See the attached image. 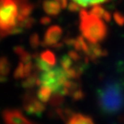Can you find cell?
<instances>
[{
  "label": "cell",
  "mask_w": 124,
  "mask_h": 124,
  "mask_svg": "<svg viewBox=\"0 0 124 124\" xmlns=\"http://www.w3.org/2000/svg\"><path fill=\"white\" fill-rule=\"evenodd\" d=\"M36 71H34L30 75L26 77L22 82V87L26 90H32L35 85H37V80H38V75L36 73Z\"/></svg>",
  "instance_id": "13"
},
{
  "label": "cell",
  "mask_w": 124,
  "mask_h": 124,
  "mask_svg": "<svg viewBox=\"0 0 124 124\" xmlns=\"http://www.w3.org/2000/svg\"><path fill=\"white\" fill-rule=\"evenodd\" d=\"M14 53L18 56L20 62H22L23 64H26V63H29V62L32 61V59H33L32 55L23 46H15L14 47Z\"/></svg>",
  "instance_id": "11"
},
{
  "label": "cell",
  "mask_w": 124,
  "mask_h": 124,
  "mask_svg": "<svg viewBox=\"0 0 124 124\" xmlns=\"http://www.w3.org/2000/svg\"><path fill=\"white\" fill-rule=\"evenodd\" d=\"M113 18L116 24H118L119 26L124 25V14L121 13L120 11H116L113 15Z\"/></svg>",
  "instance_id": "23"
},
{
  "label": "cell",
  "mask_w": 124,
  "mask_h": 124,
  "mask_svg": "<svg viewBox=\"0 0 124 124\" xmlns=\"http://www.w3.org/2000/svg\"><path fill=\"white\" fill-rule=\"evenodd\" d=\"M40 23L42 24V25H48L49 23H51V18L49 16H43L40 20Z\"/></svg>",
  "instance_id": "26"
},
{
  "label": "cell",
  "mask_w": 124,
  "mask_h": 124,
  "mask_svg": "<svg viewBox=\"0 0 124 124\" xmlns=\"http://www.w3.org/2000/svg\"><path fill=\"white\" fill-rule=\"evenodd\" d=\"M69 79L66 72L60 66L52 67L48 71L41 72L38 76L37 85H45L52 90L53 92L60 93L65 84Z\"/></svg>",
  "instance_id": "4"
},
{
  "label": "cell",
  "mask_w": 124,
  "mask_h": 124,
  "mask_svg": "<svg viewBox=\"0 0 124 124\" xmlns=\"http://www.w3.org/2000/svg\"><path fill=\"white\" fill-rule=\"evenodd\" d=\"M67 124H95L93 120L87 116L74 114L67 122Z\"/></svg>",
  "instance_id": "14"
},
{
  "label": "cell",
  "mask_w": 124,
  "mask_h": 124,
  "mask_svg": "<svg viewBox=\"0 0 124 124\" xmlns=\"http://www.w3.org/2000/svg\"><path fill=\"white\" fill-rule=\"evenodd\" d=\"M97 106L101 112L107 116H114L124 108V89L116 80L103 84L97 91Z\"/></svg>",
  "instance_id": "1"
},
{
  "label": "cell",
  "mask_w": 124,
  "mask_h": 124,
  "mask_svg": "<svg viewBox=\"0 0 124 124\" xmlns=\"http://www.w3.org/2000/svg\"><path fill=\"white\" fill-rule=\"evenodd\" d=\"M68 56L72 59L73 62H78L81 60V55L75 50H70L68 53Z\"/></svg>",
  "instance_id": "24"
},
{
  "label": "cell",
  "mask_w": 124,
  "mask_h": 124,
  "mask_svg": "<svg viewBox=\"0 0 124 124\" xmlns=\"http://www.w3.org/2000/svg\"><path fill=\"white\" fill-rule=\"evenodd\" d=\"M11 69V64L7 57H0V76L6 77L9 75Z\"/></svg>",
  "instance_id": "16"
},
{
  "label": "cell",
  "mask_w": 124,
  "mask_h": 124,
  "mask_svg": "<svg viewBox=\"0 0 124 124\" xmlns=\"http://www.w3.org/2000/svg\"><path fill=\"white\" fill-rule=\"evenodd\" d=\"M52 90L50 89L47 86H45V85H41L39 90L37 91V98L40 102H41L42 103H47L50 98L51 95H52Z\"/></svg>",
  "instance_id": "12"
},
{
  "label": "cell",
  "mask_w": 124,
  "mask_h": 124,
  "mask_svg": "<svg viewBox=\"0 0 124 124\" xmlns=\"http://www.w3.org/2000/svg\"><path fill=\"white\" fill-rule=\"evenodd\" d=\"M22 102H23V109L29 116L40 117L46 109L44 103L40 102L30 90H28L27 92L23 95Z\"/></svg>",
  "instance_id": "5"
},
{
  "label": "cell",
  "mask_w": 124,
  "mask_h": 124,
  "mask_svg": "<svg viewBox=\"0 0 124 124\" xmlns=\"http://www.w3.org/2000/svg\"><path fill=\"white\" fill-rule=\"evenodd\" d=\"M79 30L81 35L91 43H99L108 35L105 23L85 9L79 10Z\"/></svg>",
  "instance_id": "2"
},
{
  "label": "cell",
  "mask_w": 124,
  "mask_h": 124,
  "mask_svg": "<svg viewBox=\"0 0 124 124\" xmlns=\"http://www.w3.org/2000/svg\"><path fill=\"white\" fill-rule=\"evenodd\" d=\"M72 47L78 53L86 54V52L88 50V41H86V40L82 35L78 36L77 38H74V42L73 45H72Z\"/></svg>",
  "instance_id": "15"
},
{
  "label": "cell",
  "mask_w": 124,
  "mask_h": 124,
  "mask_svg": "<svg viewBox=\"0 0 124 124\" xmlns=\"http://www.w3.org/2000/svg\"><path fill=\"white\" fill-rule=\"evenodd\" d=\"M67 9L71 12H76V11H78V10H80V6L78 5V4H76V3L71 1V2L67 4Z\"/></svg>",
  "instance_id": "25"
},
{
  "label": "cell",
  "mask_w": 124,
  "mask_h": 124,
  "mask_svg": "<svg viewBox=\"0 0 124 124\" xmlns=\"http://www.w3.org/2000/svg\"><path fill=\"white\" fill-rule=\"evenodd\" d=\"M29 45L32 47V49H35L36 50L39 47V46L41 45V39L39 36L38 34L35 33L29 37Z\"/></svg>",
  "instance_id": "22"
},
{
  "label": "cell",
  "mask_w": 124,
  "mask_h": 124,
  "mask_svg": "<svg viewBox=\"0 0 124 124\" xmlns=\"http://www.w3.org/2000/svg\"><path fill=\"white\" fill-rule=\"evenodd\" d=\"M63 35V30L58 25H53L47 28L43 36V40L41 42V45L44 47H54L60 48L63 46L60 40Z\"/></svg>",
  "instance_id": "6"
},
{
  "label": "cell",
  "mask_w": 124,
  "mask_h": 124,
  "mask_svg": "<svg viewBox=\"0 0 124 124\" xmlns=\"http://www.w3.org/2000/svg\"><path fill=\"white\" fill-rule=\"evenodd\" d=\"M19 6L16 0H0V39L10 35L18 24Z\"/></svg>",
  "instance_id": "3"
},
{
  "label": "cell",
  "mask_w": 124,
  "mask_h": 124,
  "mask_svg": "<svg viewBox=\"0 0 124 124\" xmlns=\"http://www.w3.org/2000/svg\"><path fill=\"white\" fill-rule=\"evenodd\" d=\"M14 78L16 79H22V78H25L26 74H25V70H24V64L19 62V64L16 67L15 71H14Z\"/></svg>",
  "instance_id": "20"
},
{
  "label": "cell",
  "mask_w": 124,
  "mask_h": 124,
  "mask_svg": "<svg viewBox=\"0 0 124 124\" xmlns=\"http://www.w3.org/2000/svg\"><path fill=\"white\" fill-rule=\"evenodd\" d=\"M42 9L46 15L51 16H58L62 10L60 4L54 0H44L42 2Z\"/></svg>",
  "instance_id": "9"
},
{
  "label": "cell",
  "mask_w": 124,
  "mask_h": 124,
  "mask_svg": "<svg viewBox=\"0 0 124 124\" xmlns=\"http://www.w3.org/2000/svg\"><path fill=\"white\" fill-rule=\"evenodd\" d=\"M65 101V96L61 95L58 92H54L51 95L50 98H49L48 103L51 107L53 108H60L62 104L64 103Z\"/></svg>",
  "instance_id": "17"
},
{
  "label": "cell",
  "mask_w": 124,
  "mask_h": 124,
  "mask_svg": "<svg viewBox=\"0 0 124 124\" xmlns=\"http://www.w3.org/2000/svg\"><path fill=\"white\" fill-rule=\"evenodd\" d=\"M39 57L43 61H45L46 63H47V64L52 66H55V64H56V57H55V54L51 50H44L43 52L41 53Z\"/></svg>",
  "instance_id": "18"
},
{
  "label": "cell",
  "mask_w": 124,
  "mask_h": 124,
  "mask_svg": "<svg viewBox=\"0 0 124 124\" xmlns=\"http://www.w3.org/2000/svg\"><path fill=\"white\" fill-rule=\"evenodd\" d=\"M107 54V51L103 48L99 43H91L88 41V50L85 55L89 60L95 62L98 59L106 56Z\"/></svg>",
  "instance_id": "8"
},
{
  "label": "cell",
  "mask_w": 124,
  "mask_h": 124,
  "mask_svg": "<svg viewBox=\"0 0 124 124\" xmlns=\"http://www.w3.org/2000/svg\"><path fill=\"white\" fill-rule=\"evenodd\" d=\"M2 117L4 124H35L16 108L4 109L2 112Z\"/></svg>",
  "instance_id": "7"
},
{
  "label": "cell",
  "mask_w": 124,
  "mask_h": 124,
  "mask_svg": "<svg viewBox=\"0 0 124 124\" xmlns=\"http://www.w3.org/2000/svg\"><path fill=\"white\" fill-rule=\"evenodd\" d=\"M60 67L64 71H66L69 68H71L72 66H73V61L69 56L68 54H65L63 56L60 58Z\"/></svg>",
  "instance_id": "21"
},
{
  "label": "cell",
  "mask_w": 124,
  "mask_h": 124,
  "mask_svg": "<svg viewBox=\"0 0 124 124\" xmlns=\"http://www.w3.org/2000/svg\"><path fill=\"white\" fill-rule=\"evenodd\" d=\"M72 2L76 3L80 7L86 8L88 6H92L95 4H101L103 3H106L109 0H72Z\"/></svg>",
  "instance_id": "19"
},
{
  "label": "cell",
  "mask_w": 124,
  "mask_h": 124,
  "mask_svg": "<svg viewBox=\"0 0 124 124\" xmlns=\"http://www.w3.org/2000/svg\"><path fill=\"white\" fill-rule=\"evenodd\" d=\"M89 12L92 15L96 16L98 18L102 19L104 22H110L111 20V14L110 12H108V10H106L100 4H95L92 5L91 8V10H89Z\"/></svg>",
  "instance_id": "10"
},
{
  "label": "cell",
  "mask_w": 124,
  "mask_h": 124,
  "mask_svg": "<svg viewBox=\"0 0 124 124\" xmlns=\"http://www.w3.org/2000/svg\"><path fill=\"white\" fill-rule=\"evenodd\" d=\"M54 1H56L58 2L59 4H60L62 9H66L67 7V4H68V1L67 0H54Z\"/></svg>",
  "instance_id": "27"
}]
</instances>
